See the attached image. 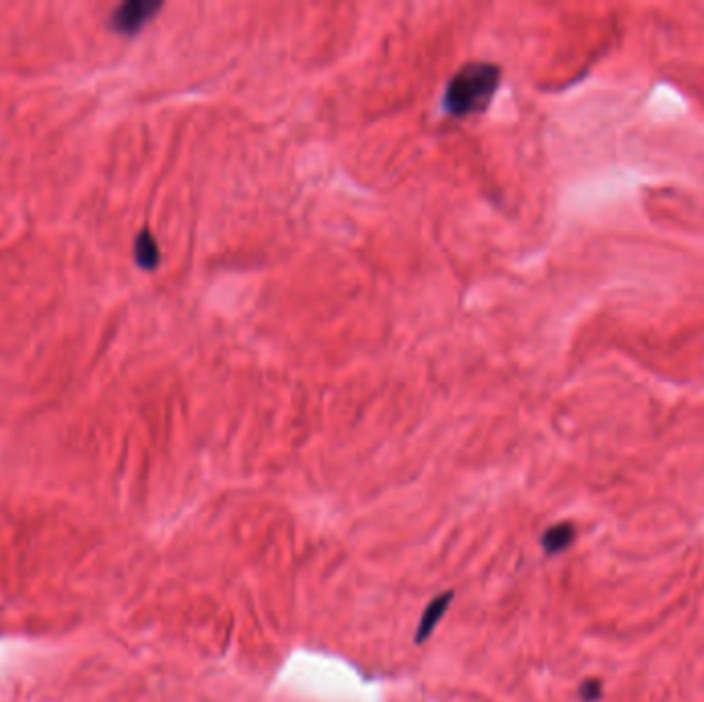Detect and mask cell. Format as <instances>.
I'll return each mask as SVG.
<instances>
[{"mask_svg": "<svg viewBox=\"0 0 704 702\" xmlns=\"http://www.w3.org/2000/svg\"><path fill=\"white\" fill-rule=\"evenodd\" d=\"M501 68L492 62H468L451 77L443 105L445 110L455 116L464 118L480 114L486 110L492 95L499 89Z\"/></svg>", "mask_w": 704, "mask_h": 702, "instance_id": "obj_1", "label": "cell"}, {"mask_svg": "<svg viewBox=\"0 0 704 702\" xmlns=\"http://www.w3.org/2000/svg\"><path fill=\"white\" fill-rule=\"evenodd\" d=\"M451 600H453V593H443L441 598H437V600H433V602L429 604V608L425 610V614H422L420 624H418V628H416V639H414L416 643H422V641L429 639V635L433 633L435 626L439 624L441 616H443L445 610L449 608V602H451Z\"/></svg>", "mask_w": 704, "mask_h": 702, "instance_id": "obj_4", "label": "cell"}, {"mask_svg": "<svg viewBox=\"0 0 704 702\" xmlns=\"http://www.w3.org/2000/svg\"><path fill=\"white\" fill-rule=\"evenodd\" d=\"M134 260L143 270H155L161 262L159 243L149 229H143L134 239Z\"/></svg>", "mask_w": 704, "mask_h": 702, "instance_id": "obj_3", "label": "cell"}, {"mask_svg": "<svg viewBox=\"0 0 704 702\" xmlns=\"http://www.w3.org/2000/svg\"><path fill=\"white\" fill-rule=\"evenodd\" d=\"M573 542H575V525L569 521L552 525V528L546 530L542 536V546L546 554H558L562 550H567Z\"/></svg>", "mask_w": 704, "mask_h": 702, "instance_id": "obj_5", "label": "cell"}, {"mask_svg": "<svg viewBox=\"0 0 704 702\" xmlns=\"http://www.w3.org/2000/svg\"><path fill=\"white\" fill-rule=\"evenodd\" d=\"M161 7L159 0H128L112 13L110 25L122 35H134L161 11Z\"/></svg>", "mask_w": 704, "mask_h": 702, "instance_id": "obj_2", "label": "cell"}, {"mask_svg": "<svg viewBox=\"0 0 704 702\" xmlns=\"http://www.w3.org/2000/svg\"><path fill=\"white\" fill-rule=\"evenodd\" d=\"M579 696L585 700V702H595L597 698L602 696V682L600 680H587L583 682L581 690H579Z\"/></svg>", "mask_w": 704, "mask_h": 702, "instance_id": "obj_6", "label": "cell"}]
</instances>
